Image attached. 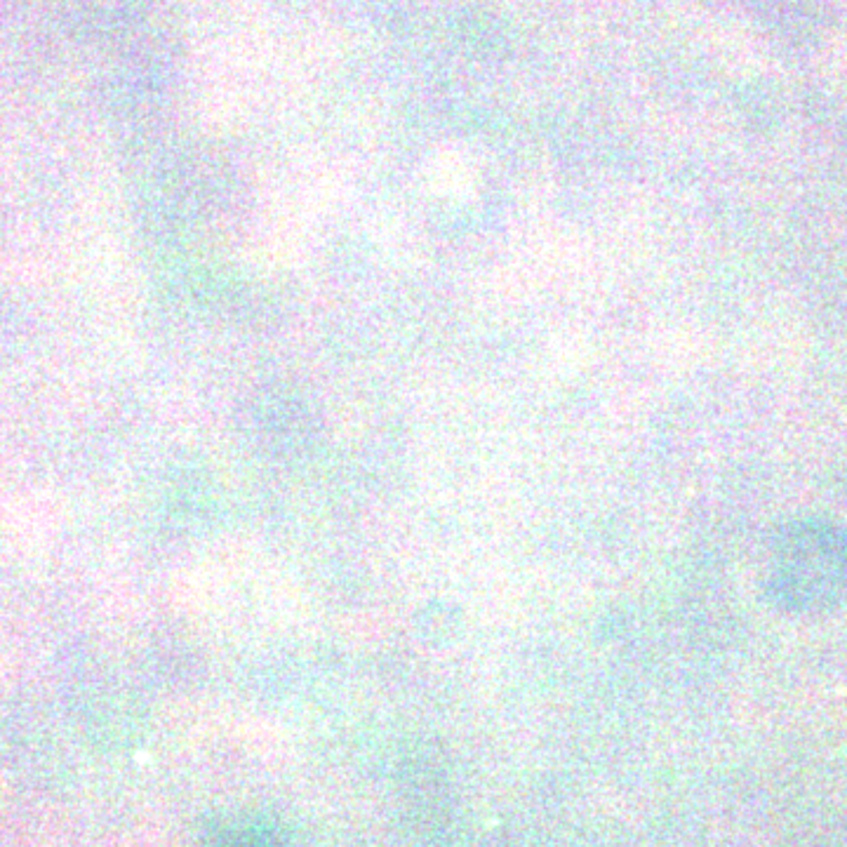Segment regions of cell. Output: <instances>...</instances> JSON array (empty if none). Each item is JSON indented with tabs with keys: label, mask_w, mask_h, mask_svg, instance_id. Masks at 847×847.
Returning a JSON list of instances; mask_svg holds the SVG:
<instances>
[{
	"label": "cell",
	"mask_w": 847,
	"mask_h": 847,
	"mask_svg": "<svg viewBox=\"0 0 847 847\" xmlns=\"http://www.w3.org/2000/svg\"><path fill=\"white\" fill-rule=\"evenodd\" d=\"M784 546L777 589L789 598H808L817 593L826 579L833 575V549L815 544L808 535L793 537Z\"/></svg>",
	"instance_id": "6da1fadb"
}]
</instances>
